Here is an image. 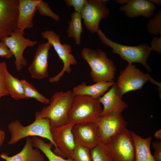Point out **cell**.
Wrapping results in <instances>:
<instances>
[{"instance_id": "6da1fadb", "label": "cell", "mask_w": 161, "mask_h": 161, "mask_svg": "<svg viewBox=\"0 0 161 161\" xmlns=\"http://www.w3.org/2000/svg\"><path fill=\"white\" fill-rule=\"evenodd\" d=\"M82 58L91 68L90 75L94 83L113 82L116 68L114 62L108 58L101 49L83 48L81 52Z\"/></svg>"}, {"instance_id": "7a4b0ae2", "label": "cell", "mask_w": 161, "mask_h": 161, "mask_svg": "<svg viewBox=\"0 0 161 161\" xmlns=\"http://www.w3.org/2000/svg\"><path fill=\"white\" fill-rule=\"evenodd\" d=\"M74 97L71 90L56 92L52 96L49 105L44 107L40 112L42 117L49 120L51 128L68 123V114Z\"/></svg>"}, {"instance_id": "3957f363", "label": "cell", "mask_w": 161, "mask_h": 161, "mask_svg": "<svg viewBox=\"0 0 161 161\" xmlns=\"http://www.w3.org/2000/svg\"><path fill=\"white\" fill-rule=\"evenodd\" d=\"M35 117L34 121L27 126H23L18 120L8 124V129L11 137L8 144H15L20 140L30 136H36L47 139L55 147L51 136L49 120L42 117L39 112H36Z\"/></svg>"}, {"instance_id": "277c9868", "label": "cell", "mask_w": 161, "mask_h": 161, "mask_svg": "<svg viewBox=\"0 0 161 161\" xmlns=\"http://www.w3.org/2000/svg\"><path fill=\"white\" fill-rule=\"evenodd\" d=\"M101 104L98 100L87 95L75 96L68 114V123H97L102 111Z\"/></svg>"}, {"instance_id": "5b68a950", "label": "cell", "mask_w": 161, "mask_h": 161, "mask_svg": "<svg viewBox=\"0 0 161 161\" xmlns=\"http://www.w3.org/2000/svg\"><path fill=\"white\" fill-rule=\"evenodd\" d=\"M97 33L101 42L112 48L113 53L118 54L128 63H139L148 72H151V68L147 63L151 51L148 44H144L133 46H125L112 41L108 38L100 29Z\"/></svg>"}, {"instance_id": "8992f818", "label": "cell", "mask_w": 161, "mask_h": 161, "mask_svg": "<svg viewBox=\"0 0 161 161\" xmlns=\"http://www.w3.org/2000/svg\"><path fill=\"white\" fill-rule=\"evenodd\" d=\"M161 88V83L154 80L148 73H144L135 65L128 63L125 68L121 70L116 83L120 97L128 92L139 90L148 81Z\"/></svg>"}, {"instance_id": "52a82bcc", "label": "cell", "mask_w": 161, "mask_h": 161, "mask_svg": "<svg viewBox=\"0 0 161 161\" xmlns=\"http://www.w3.org/2000/svg\"><path fill=\"white\" fill-rule=\"evenodd\" d=\"M105 144L114 161H135V147L131 131L126 127Z\"/></svg>"}, {"instance_id": "ba28073f", "label": "cell", "mask_w": 161, "mask_h": 161, "mask_svg": "<svg viewBox=\"0 0 161 161\" xmlns=\"http://www.w3.org/2000/svg\"><path fill=\"white\" fill-rule=\"evenodd\" d=\"M41 35L43 38L47 39L48 42L52 44L63 63V66L61 70L57 75L49 79L50 83L57 82L64 75L65 72L71 73V66L76 64L77 61L71 53L72 46L68 44H62L60 36L54 31L45 30L41 32Z\"/></svg>"}, {"instance_id": "9c48e42d", "label": "cell", "mask_w": 161, "mask_h": 161, "mask_svg": "<svg viewBox=\"0 0 161 161\" xmlns=\"http://www.w3.org/2000/svg\"><path fill=\"white\" fill-rule=\"evenodd\" d=\"M107 0H87L80 14L86 28L91 33L97 32L102 19L107 18L110 11L106 5Z\"/></svg>"}, {"instance_id": "30bf717a", "label": "cell", "mask_w": 161, "mask_h": 161, "mask_svg": "<svg viewBox=\"0 0 161 161\" xmlns=\"http://www.w3.org/2000/svg\"><path fill=\"white\" fill-rule=\"evenodd\" d=\"M75 124L68 123L56 127L51 128V132L55 145L53 152L64 158H71L75 146L72 133Z\"/></svg>"}, {"instance_id": "8fae6325", "label": "cell", "mask_w": 161, "mask_h": 161, "mask_svg": "<svg viewBox=\"0 0 161 161\" xmlns=\"http://www.w3.org/2000/svg\"><path fill=\"white\" fill-rule=\"evenodd\" d=\"M25 34L17 28L10 35L1 40L14 56L15 64L18 71L27 64V60L23 55L24 50L28 47H33L37 43L36 41H32L25 38L24 36Z\"/></svg>"}, {"instance_id": "7c38bea8", "label": "cell", "mask_w": 161, "mask_h": 161, "mask_svg": "<svg viewBox=\"0 0 161 161\" xmlns=\"http://www.w3.org/2000/svg\"><path fill=\"white\" fill-rule=\"evenodd\" d=\"M100 142L106 144L124 128L127 122L122 113H111L101 116L96 123Z\"/></svg>"}, {"instance_id": "4fadbf2b", "label": "cell", "mask_w": 161, "mask_h": 161, "mask_svg": "<svg viewBox=\"0 0 161 161\" xmlns=\"http://www.w3.org/2000/svg\"><path fill=\"white\" fill-rule=\"evenodd\" d=\"M18 0H0V40L17 28Z\"/></svg>"}, {"instance_id": "5bb4252c", "label": "cell", "mask_w": 161, "mask_h": 161, "mask_svg": "<svg viewBox=\"0 0 161 161\" xmlns=\"http://www.w3.org/2000/svg\"><path fill=\"white\" fill-rule=\"evenodd\" d=\"M72 132L75 142L91 149L100 143L98 130L96 123L75 124Z\"/></svg>"}, {"instance_id": "9a60e30c", "label": "cell", "mask_w": 161, "mask_h": 161, "mask_svg": "<svg viewBox=\"0 0 161 161\" xmlns=\"http://www.w3.org/2000/svg\"><path fill=\"white\" fill-rule=\"evenodd\" d=\"M52 46L48 42L38 45L32 62L28 67L32 78L41 80L49 77L48 59L49 51Z\"/></svg>"}, {"instance_id": "2e32d148", "label": "cell", "mask_w": 161, "mask_h": 161, "mask_svg": "<svg viewBox=\"0 0 161 161\" xmlns=\"http://www.w3.org/2000/svg\"><path fill=\"white\" fill-rule=\"evenodd\" d=\"M98 100L103 106L101 116L111 113H122L128 107L120 97L115 83Z\"/></svg>"}, {"instance_id": "e0dca14e", "label": "cell", "mask_w": 161, "mask_h": 161, "mask_svg": "<svg viewBox=\"0 0 161 161\" xmlns=\"http://www.w3.org/2000/svg\"><path fill=\"white\" fill-rule=\"evenodd\" d=\"M155 5L148 0H126L119 10L125 13L127 17L134 18L142 16L146 18H151L156 10Z\"/></svg>"}, {"instance_id": "ac0fdd59", "label": "cell", "mask_w": 161, "mask_h": 161, "mask_svg": "<svg viewBox=\"0 0 161 161\" xmlns=\"http://www.w3.org/2000/svg\"><path fill=\"white\" fill-rule=\"evenodd\" d=\"M40 0H18L17 28L24 33L26 29L33 26V19Z\"/></svg>"}, {"instance_id": "d6986e66", "label": "cell", "mask_w": 161, "mask_h": 161, "mask_svg": "<svg viewBox=\"0 0 161 161\" xmlns=\"http://www.w3.org/2000/svg\"><path fill=\"white\" fill-rule=\"evenodd\" d=\"M25 144L21 150L17 154L10 157L5 153L1 154V158L6 161H44V156L38 148H34L32 139L30 137L26 138Z\"/></svg>"}, {"instance_id": "ffe728a7", "label": "cell", "mask_w": 161, "mask_h": 161, "mask_svg": "<svg viewBox=\"0 0 161 161\" xmlns=\"http://www.w3.org/2000/svg\"><path fill=\"white\" fill-rule=\"evenodd\" d=\"M115 83L114 81H101L89 85L83 82L73 87L72 91L75 96L85 95L98 100Z\"/></svg>"}, {"instance_id": "44dd1931", "label": "cell", "mask_w": 161, "mask_h": 161, "mask_svg": "<svg viewBox=\"0 0 161 161\" xmlns=\"http://www.w3.org/2000/svg\"><path fill=\"white\" fill-rule=\"evenodd\" d=\"M131 134L135 147V161H156L151 151L152 137L143 138L133 131Z\"/></svg>"}, {"instance_id": "7402d4cb", "label": "cell", "mask_w": 161, "mask_h": 161, "mask_svg": "<svg viewBox=\"0 0 161 161\" xmlns=\"http://www.w3.org/2000/svg\"><path fill=\"white\" fill-rule=\"evenodd\" d=\"M71 21L68 22L69 27L66 32L69 38H73L75 44L79 45L81 42V35L83 32L80 13L76 12L71 14Z\"/></svg>"}, {"instance_id": "603a6c76", "label": "cell", "mask_w": 161, "mask_h": 161, "mask_svg": "<svg viewBox=\"0 0 161 161\" xmlns=\"http://www.w3.org/2000/svg\"><path fill=\"white\" fill-rule=\"evenodd\" d=\"M31 139L33 146L42 151L49 161H74L72 158L65 159L55 154L51 150L54 145L51 142L46 143L38 137H33Z\"/></svg>"}, {"instance_id": "cb8c5ba5", "label": "cell", "mask_w": 161, "mask_h": 161, "mask_svg": "<svg viewBox=\"0 0 161 161\" xmlns=\"http://www.w3.org/2000/svg\"><path fill=\"white\" fill-rule=\"evenodd\" d=\"M6 83L8 95L14 100L26 99L24 89L21 80L12 75L9 72L7 75Z\"/></svg>"}, {"instance_id": "d4e9b609", "label": "cell", "mask_w": 161, "mask_h": 161, "mask_svg": "<svg viewBox=\"0 0 161 161\" xmlns=\"http://www.w3.org/2000/svg\"><path fill=\"white\" fill-rule=\"evenodd\" d=\"M21 81L24 89L27 99L33 98L45 104H49L50 100L41 94L32 83L24 79Z\"/></svg>"}, {"instance_id": "484cf974", "label": "cell", "mask_w": 161, "mask_h": 161, "mask_svg": "<svg viewBox=\"0 0 161 161\" xmlns=\"http://www.w3.org/2000/svg\"><path fill=\"white\" fill-rule=\"evenodd\" d=\"M90 152L92 161H114L105 144L100 142Z\"/></svg>"}, {"instance_id": "4316f807", "label": "cell", "mask_w": 161, "mask_h": 161, "mask_svg": "<svg viewBox=\"0 0 161 161\" xmlns=\"http://www.w3.org/2000/svg\"><path fill=\"white\" fill-rule=\"evenodd\" d=\"M91 150L75 142V146L71 158L74 161H92Z\"/></svg>"}, {"instance_id": "83f0119b", "label": "cell", "mask_w": 161, "mask_h": 161, "mask_svg": "<svg viewBox=\"0 0 161 161\" xmlns=\"http://www.w3.org/2000/svg\"><path fill=\"white\" fill-rule=\"evenodd\" d=\"M147 32L151 35L161 36V10L160 9L154 17L150 19L147 24Z\"/></svg>"}, {"instance_id": "f1b7e54d", "label": "cell", "mask_w": 161, "mask_h": 161, "mask_svg": "<svg viewBox=\"0 0 161 161\" xmlns=\"http://www.w3.org/2000/svg\"><path fill=\"white\" fill-rule=\"evenodd\" d=\"M37 9L41 15L50 17L56 21L60 20L59 15L54 13L48 4L44 1L40 0L37 6Z\"/></svg>"}, {"instance_id": "f546056e", "label": "cell", "mask_w": 161, "mask_h": 161, "mask_svg": "<svg viewBox=\"0 0 161 161\" xmlns=\"http://www.w3.org/2000/svg\"><path fill=\"white\" fill-rule=\"evenodd\" d=\"M8 72L6 62L0 63V98L8 95L6 83V76Z\"/></svg>"}, {"instance_id": "4dcf8cb0", "label": "cell", "mask_w": 161, "mask_h": 161, "mask_svg": "<svg viewBox=\"0 0 161 161\" xmlns=\"http://www.w3.org/2000/svg\"><path fill=\"white\" fill-rule=\"evenodd\" d=\"M87 0H65L64 1L68 7H73L75 12L80 13Z\"/></svg>"}, {"instance_id": "1f68e13d", "label": "cell", "mask_w": 161, "mask_h": 161, "mask_svg": "<svg viewBox=\"0 0 161 161\" xmlns=\"http://www.w3.org/2000/svg\"><path fill=\"white\" fill-rule=\"evenodd\" d=\"M152 147L154 150L153 155L156 161H161V141H155L152 143Z\"/></svg>"}, {"instance_id": "d6a6232c", "label": "cell", "mask_w": 161, "mask_h": 161, "mask_svg": "<svg viewBox=\"0 0 161 161\" xmlns=\"http://www.w3.org/2000/svg\"><path fill=\"white\" fill-rule=\"evenodd\" d=\"M151 50L156 52L158 54L161 53V36L153 38L151 42Z\"/></svg>"}, {"instance_id": "836d02e7", "label": "cell", "mask_w": 161, "mask_h": 161, "mask_svg": "<svg viewBox=\"0 0 161 161\" xmlns=\"http://www.w3.org/2000/svg\"><path fill=\"white\" fill-rule=\"evenodd\" d=\"M13 56L12 52L6 45L2 41L0 42V56L9 59Z\"/></svg>"}, {"instance_id": "e575fe53", "label": "cell", "mask_w": 161, "mask_h": 161, "mask_svg": "<svg viewBox=\"0 0 161 161\" xmlns=\"http://www.w3.org/2000/svg\"><path fill=\"white\" fill-rule=\"evenodd\" d=\"M5 134L4 132L0 130V147L2 145L5 138Z\"/></svg>"}, {"instance_id": "d590c367", "label": "cell", "mask_w": 161, "mask_h": 161, "mask_svg": "<svg viewBox=\"0 0 161 161\" xmlns=\"http://www.w3.org/2000/svg\"><path fill=\"white\" fill-rule=\"evenodd\" d=\"M154 137L157 139L161 140V130L159 129L155 133L154 135Z\"/></svg>"}, {"instance_id": "8d00e7d4", "label": "cell", "mask_w": 161, "mask_h": 161, "mask_svg": "<svg viewBox=\"0 0 161 161\" xmlns=\"http://www.w3.org/2000/svg\"><path fill=\"white\" fill-rule=\"evenodd\" d=\"M155 5H160L161 4V1L160 0H149Z\"/></svg>"}]
</instances>
